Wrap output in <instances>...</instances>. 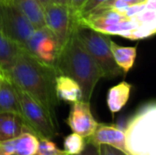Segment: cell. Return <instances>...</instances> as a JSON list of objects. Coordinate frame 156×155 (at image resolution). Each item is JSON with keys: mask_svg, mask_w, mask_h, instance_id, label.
<instances>
[{"mask_svg": "<svg viewBox=\"0 0 156 155\" xmlns=\"http://www.w3.org/2000/svg\"><path fill=\"white\" fill-rule=\"evenodd\" d=\"M58 75L54 67L44 64L21 48L7 74L16 87L44 107L56 122L59 101L56 94Z\"/></svg>", "mask_w": 156, "mask_h": 155, "instance_id": "1", "label": "cell"}, {"mask_svg": "<svg viewBox=\"0 0 156 155\" xmlns=\"http://www.w3.org/2000/svg\"><path fill=\"white\" fill-rule=\"evenodd\" d=\"M58 75L74 79L81 90V100L90 102L97 83L103 78L102 73L83 45L74 34L59 49L55 64Z\"/></svg>", "mask_w": 156, "mask_h": 155, "instance_id": "2", "label": "cell"}, {"mask_svg": "<svg viewBox=\"0 0 156 155\" xmlns=\"http://www.w3.org/2000/svg\"><path fill=\"white\" fill-rule=\"evenodd\" d=\"M124 148L127 155H156V104L140 107L126 123Z\"/></svg>", "mask_w": 156, "mask_h": 155, "instance_id": "3", "label": "cell"}, {"mask_svg": "<svg viewBox=\"0 0 156 155\" xmlns=\"http://www.w3.org/2000/svg\"><path fill=\"white\" fill-rule=\"evenodd\" d=\"M74 34L95 60L103 78L114 79L123 73L114 61L110 45L111 36L79 23L74 28Z\"/></svg>", "mask_w": 156, "mask_h": 155, "instance_id": "4", "label": "cell"}, {"mask_svg": "<svg viewBox=\"0 0 156 155\" xmlns=\"http://www.w3.org/2000/svg\"><path fill=\"white\" fill-rule=\"evenodd\" d=\"M15 85V84H14ZM16 87L21 116L28 129L38 138L53 140L59 135L58 122L28 94Z\"/></svg>", "mask_w": 156, "mask_h": 155, "instance_id": "5", "label": "cell"}, {"mask_svg": "<svg viewBox=\"0 0 156 155\" xmlns=\"http://www.w3.org/2000/svg\"><path fill=\"white\" fill-rule=\"evenodd\" d=\"M35 26L11 1L0 3V31L19 48L25 49Z\"/></svg>", "mask_w": 156, "mask_h": 155, "instance_id": "6", "label": "cell"}, {"mask_svg": "<svg viewBox=\"0 0 156 155\" xmlns=\"http://www.w3.org/2000/svg\"><path fill=\"white\" fill-rule=\"evenodd\" d=\"M43 9L45 26L56 37L60 49L72 35L80 15L70 10L67 5L49 3Z\"/></svg>", "mask_w": 156, "mask_h": 155, "instance_id": "7", "label": "cell"}, {"mask_svg": "<svg viewBox=\"0 0 156 155\" xmlns=\"http://www.w3.org/2000/svg\"><path fill=\"white\" fill-rule=\"evenodd\" d=\"M25 50L44 64L55 68L59 47L54 34L44 26L35 29L27 43Z\"/></svg>", "mask_w": 156, "mask_h": 155, "instance_id": "8", "label": "cell"}, {"mask_svg": "<svg viewBox=\"0 0 156 155\" xmlns=\"http://www.w3.org/2000/svg\"><path fill=\"white\" fill-rule=\"evenodd\" d=\"M67 124L72 131L83 138L90 137L95 131L98 122L94 119L90 102L79 100L72 103Z\"/></svg>", "mask_w": 156, "mask_h": 155, "instance_id": "9", "label": "cell"}, {"mask_svg": "<svg viewBox=\"0 0 156 155\" xmlns=\"http://www.w3.org/2000/svg\"><path fill=\"white\" fill-rule=\"evenodd\" d=\"M86 141L97 145H109L125 153L123 129L114 124L98 123L93 133L86 138Z\"/></svg>", "mask_w": 156, "mask_h": 155, "instance_id": "10", "label": "cell"}, {"mask_svg": "<svg viewBox=\"0 0 156 155\" xmlns=\"http://www.w3.org/2000/svg\"><path fill=\"white\" fill-rule=\"evenodd\" d=\"M26 132H32L20 115L0 112V143L15 139Z\"/></svg>", "mask_w": 156, "mask_h": 155, "instance_id": "11", "label": "cell"}, {"mask_svg": "<svg viewBox=\"0 0 156 155\" xmlns=\"http://www.w3.org/2000/svg\"><path fill=\"white\" fill-rule=\"evenodd\" d=\"M0 112H12L21 116L16 87L5 75L0 76Z\"/></svg>", "mask_w": 156, "mask_h": 155, "instance_id": "12", "label": "cell"}, {"mask_svg": "<svg viewBox=\"0 0 156 155\" xmlns=\"http://www.w3.org/2000/svg\"><path fill=\"white\" fill-rule=\"evenodd\" d=\"M56 94L58 100L74 103L81 100V90L79 84L71 78L58 75L56 78Z\"/></svg>", "mask_w": 156, "mask_h": 155, "instance_id": "13", "label": "cell"}, {"mask_svg": "<svg viewBox=\"0 0 156 155\" xmlns=\"http://www.w3.org/2000/svg\"><path fill=\"white\" fill-rule=\"evenodd\" d=\"M131 90L132 84L127 81H122L109 90L107 95V105L112 114L119 112L128 102Z\"/></svg>", "mask_w": 156, "mask_h": 155, "instance_id": "14", "label": "cell"}, {"mask_svg": "<svg viewBox=\"0 0 156 155\" xmlns=\"http://www.w3.org/2000/svg\"><path fill=\"white\" fill-rule=\"evenodd\" d=\"M31 22L35 28H39L45 26L44 9L38 0H11Z\"/></svg>", "mask_w": 156, "mask_h": 155, "instance_id": "15", "label": "cell"}, {"mask_svg": "<svg viewBox=\"0 0 156 155\" xmlns=\"http://www.w3.org/2000/svg\"><path fill=\"white\" fill-rule=\"evenodd\" d=\"M111 50L117 66L123 71L127 73L133 67L136 55L137 47H122L115 43L112 39L111 40Z\"/></svg>", "mask_w": 156, "mask_h": 155, "instance_id": "16", "label": "cell"}, {"mask_svg": "<svg viewBox=\"0 0 156 155\" xmlns=\"http://www.w3.org/2000/svg\"><path fill=\"white\" fill-rule=\"evenodd\" d=\"M18 49L19 47L0 31V73L2 75L7 76Z\"/></svg>", "mask_w": 156, "mask_h": 155, "instance_id": "17", "label": "cell"}, {"mask_svg": "<svg viewBox=\"0 0 156 155\" xmlns=\"http://www.w3.org/2000/svg\"><path fill=\"white\" fill-rule=\"evenodd\" d=\"M9 141L12 153L16 155H34L37 149L38 137L30 132H23Z\"/></svg>", "mask_w": 156, "mask_h": 155, "instance_id": "18", "label": "cell"}, {"mask_svg": "<svg viewBox=\"0 0 156 155\" xmlns=\"http://www.w3.org/2000/svg\"><path fill=\"white\" fill-rule=\"evenodd\" d=\"M86 143L87 141L85 138L75 132H72L71 134H69L65 137L63 142V151L67 155L79 154L84 150Z\"/></svg>", "mask_w": 156, "mask_h": 155, "instance_id": "19", "label": "cell"}, {"mask_svg": "<svg viewBox=\"0 0 156 155\" xmlns=\"http://www.w3.org/2000/svg\"><path fill=\"white\" fill-rule=\"evenodd\" d=\"M34 155H67V153L60 150L52 140L38 138L37 149Z\"/></svg>", "mask_w": 156, "mask_h": 155, "instance_id": "20", "label": "cell"}, {"mask_svg": "<svg viewBox=\"0 0 156 155\" xmlns=\"http://www.w3.org/2000/svg\"><path fill=\"white\" fill-rule=\"evenodd\" d=\"M156 22L154 23H146V24H140L136 29H134L129 36L128 39L137 40L149 37L154 36L156 30Z\"/></svg>", "mask_w": 156, "mask_h": 155, "instance_id": "21", "label": "cell"}, {"mask_svg": "<svg viewBox=\"0 0 156 155\" xmlns=\"http://www.w3.org/2000/svg\"><path fill=\"white\" fill-rule=\"evenodd\" d=\"M132 18L139 24L154 23L156 22V10L155 9H144V11L137 14Z\"/></svg>", "mask_w": 156, "mask_h": 155, "instance_id": "22", "label": "cell"}, {"mask_svg": "<svg viewBox=\"0 0 156 155\" xmlns=\"http://www.w3.org/2000/svg\"><path fill=\"white\" fill-rule=\"evenodd\" d=\"M107 0H87L86 3L84 4V5L81 7L80 11V17L84 16L86 15H88L89 13H90L93 9H95L97 6H99L100 5H101L102 3H104Z\"/></svg>", "mask_w": 156, "mask_h": 155, "instance_id": "23", "label": "cell"}, {"mask_svg": "<svg viewBox=\"0 0 156 155\" xmlns=\"http://www.w3.org/2000/svg\"><path fill=\"white\" fill-rule=\"evenodd\" d=\"M99 153L100 155H127L124 152L109 145H99Z\"/></svg>", "mask_w": 156, "mask_h": 155, "instance_id": "24", "label": "cell"}, {"mask_svg": "<svg viewBox=\"0 0 156 155\" xmlns=\"http://www.w3.org/2000/svg\"><path fill=\"white\" fill-rule=\"evenodd\" d=\"M76 155H100L99 145H97L93 143H90V142H87L84 150L80 153Z\"/></svg>", "mask_w": 156, "mask_h": 155, "instance_id": "25", "label": "cell"}, {"mask_svg": "<svg viewBox=\"0 0 156 155\" xmlns=\"http://www.w3.org/2000/svg\"><path fill=\"white\" fill-rule=\"evenodd\" d=\"M86 1L87 0H67V5L70 10L80 13L81 7L84 5Z\"/></svg>", "mask_w": 156, "mask_h": 155, "instance_id": "26", "label": "cell"}, {"mask_svg": "<svg viewBox=\"0 0 156 155\" xmlns=\"http://www.w3.org/2000/svg\"><path fill=\"white\" fill-rule=\"evenodd\" d=\"M124 2H126L127 4H129L130 5H136V4H141V3H144L146 0H122Z\"/></svg>", "mask_w": 156, "mask_h": 155, "instance_id": "27", "label": "cell"}, {"mask_svg": "<svg viewBox=\"0 0 156 155\" xmlns=\"http://www.w3.org/2000/svg\"><path fill=\"white\" fill-rule=\"evenodd\" d=\"M50 3L52 4H57V5H67V0H49Z\"/></svg>", "mask_w": 156, "mask_h": 155, "instance_id": "28", "label": "cell"}, {"mask_svg": "<svg viewBox=\"0 0 156 155\" xmlns=\"http://www.w3.org/2000/svg\"><path fill=\"white\" fill-rule=\"evenodd\" d=\"M38 2L41 4V5H42L43 7H45L46 5H48L50 3V1H49V0H38Z\"/></svg>", "mask_w": 156, "mask_h": 155, "instance_id": "29", "label": "cell"}, {"mask_svg": "<svg viewBox=\"0 0 156 155\" xmlns=\"http://www.w3.org/2000/svg\"><path fill=\"white\" fill-rule=\"evenodd\" d=\"M6 1H11V0H0V3L1 2H6Z\"/></svg>", "mask_w": 156, "mask_h": 155, "instance_id": "30", "label": "cell"}, {"mask_svg": "<svg viewBox=\"0 0 156 155\" xmlns=\"http://www.w3.org/2000/svg\"><path fill=\"white\" fill-rule=\"evenodd\" d=\"M10 155H16V154H15V153H12V154H10Z\"/></svg>", "mask_w": 156, "mask_h": 155, "instance_id": "31", "label": "cell"}, {"mask_svg": "<svg viewBox=\"0 0 156 155\" xmlns=\"http://www.w3.org/2000/svg\"><path fill=\"white\" fill-rule=\"evenodd\" d=\"M1 75H2V74H1V73H0V76H1Z\"/></svg>", "mask_w": 156, "mask_h": 155, "instance_id": "32", "label": "cell"}]
</instances>
